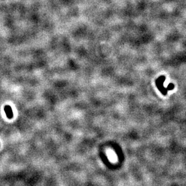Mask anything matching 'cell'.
<instances>
[{"label":"cell","mask_w":186,"mask_h":186,"mask_svg":"<svg viewBox=\"0 0 186 186\" xmlns=\"http://www.w3.org/2000/svg\"><path fill=\"white\" fill-rule=\"evenodd\" d=\"M165 80V77L161 76L156 81V84L157 87L160 90V91L163 93V94L165 95L166 94V92L168 90V89L164 88L163 87V82Z\"/></svg>","instance_id":"6da1fadb"},{"label":"cell","mask_w":186,"mask_h":186,"mask_svg":"<svg viewBox=\"0 0 186 186\" xmlns=\"http://www.w3.org/2000/svg\"><path fill=\"white\" fill-rule=\"evenodd\" d=\"M4 110L7 117L9 119H12L13 117V113L11 106L9 105H5L4 106Z\"/></svg>","instance_id":"7a4b0ae2"}]
</instances>
